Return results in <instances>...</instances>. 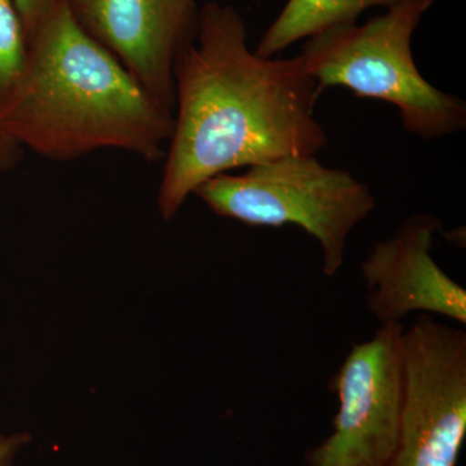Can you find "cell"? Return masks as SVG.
Returning a JSON list of instances; mask_svg holds the SVG:
<instances>
[{
	"mask_svg": "<svg viewBox=\"0 0 466 466\" xmlns=\"http://www.w3.org/2000/svg\"><path fill=\"white\" fill-rule=\"evenodd\" d=\"M174 127L157 207L171 220L202 183L238 167L328 146L315 118L320 92L299 56L260 57L244 18L220 3L200 8L195 39L174 67Z\"/></svg>",
	"mask_w": 466,
	"mask_h": 466,
	"instance_id": "1",
	"label": "cell"
},
{
	"mask_svg": "<svg viewBox=\"0 0 466 466\" xmlns=\"http://www.w3.org/2000/svg\"><path fill=\"white\" fill-rule=\"evenodd\" d=\"M174 113L159 106L63 0L29 36L25 69L0 108V128L51 161L103 149L165 158Z\"/></svg>",
	"mask_w": 466,
	"mask_h": 466,
	"instance_id": "2",
	"label": "cell"
},
{
	"mask_svg": "<svg viewBox=\"0 0 466 466\" xmlns=\"http://www.w3.org/2000/svg\"><path fill=\"white\" fill-rule=\"evenodd\" d=\"M434 2L400 0L363 25L333 27L309 38L299 57L319 92L339 86L391 104L408 133L426 142L464 131V101L434 87L413 58V33Z\"/></svg>",
	"mask_w": 466,
	"mask_h": 466,
	"instance_id": "3",
	"label": "cell"
},
{
	"mask_svg": "<svg viewBox=\"0 0 466 466\" xmlns=\"http://www.w3.org/2000/svg\"><path fill=\"white\" fill-rule=\"evenodd\" d=\"M195 195L218 216L248 226H299L320 245L327 276L341 269L350 233L376 208L366 183L325 167L315 155L272 159L241 175H217Z\"/></svg>",
	"mask_w": 466,
	"mask_h": 466,
	"instance_id": "4",
	"label": "cell"
},
{
	"mask_svg": "<svg viewBox=\"0 0 466 466\" xmlns=\"http://www.w3.org/2000/svg\"><path fill=\"white\" fill-rule=\"evenodd\" d=\"M466 438V333L421 314L401 337V412L389 466H456Z\"/></svg>",
	"mask_w": 466,
	"mask_h": 466,
	"instance_id": "5",
	"label": "cell"
},
{
	"mask_svg": "<svg viewBox=\"0 0 466 466\" xmlns=\"http://www.w3.org/2000/svg\"><path fill=\"white\" fill-rule=\"evenodd\" d=\"M404 325H381L354 343L330 381L333 431L306 452L309 466H389L400 434Z\"/></svg>",
	"mask_w": 466,
	"mask_h": 466,
	"instance_id": "6",
	"label": "cell"
},
{
	"mask_svg": "<svg viewBox=\"0 0 466 466\" xmlns=\"http://www.w3.org/2000/svg\"><path fill=\"white\" fill-rule=\"evenodd\" d=\"M91 38L159 106L175 109L174 67L195 39L198 0H63Z\"/></svg>",
	"mask_w": 466,
	"mask_h": 466,
	"instance_id": "7",
	"label": "cell"
},
{
	"mask_svg": "<svg viewBox=\"0 0 466 466\" xmlns=\"http://www.w3.org/2000/svg\"><path fill=\"white\" fill-rule=\"evenodd\" d=\"M441 229V219L433 214L408 217L361 263L368 311L380 324L400 323L410 312L466 324V290L431 256Z\"/></svg>",
	"mask_w": 466,
	"mask_h": 466,
	"instance_id": "8",
	"label": "cell"
},
{
	"mask_svg": "<svg viewBox=\"0 0 466 466\" xmlns=\"http://www.w3.org/2000/svg\"><path fill=\"white\" fill-rule=\"evenodd\" d=\"M400 0H288L257 46L260 57H275L303 38L327 30L357 24L358 17L373 7L390 8Z\"/></svg>",
	"mask_w": 466,
	"mask_h": 466,
	"instance_id": "9",
	"label": "cell"
},
{
	"mask_svg": "<svg viewBox=\"0 0 466 466\" xmlns=\"http://www.w3.org/2000/svg\"><path fill=\"white\" fill-rule=\"evenodd\" d=\"M29 39L12 0H0V108L25 69Z\"/></svg>",
	"mask_w": 466,
	"mask_h": 466,
	"instance_id": "10",
	"label": "cell"
},
{
	"mask_svg": "<svg viewBox=\"0 0 466 466\" xmlns=\"http://www.w3.org/2000/svg\"><path fill=\"white\" fill-rule=\"evenodd\" d=\"M25 26L27 39L41 25L61 0H12Z\"/></svg>",
	"mask_w": 466,
	"mask_h": 466,
	"instance_id": "11",
	"label": "cell"
},
{
	"mask_svg": "<svg viewBox=\"0 0 466 466\" xmlns=\"http://www.w3.org/2000/svg\"><path fill=\"white\" fill-rule=\"evenodd\" d=\"M24 149L0 128V173H8L21 164Z\"/></svg>",
	"mask_w": 466,
	"mask_h": 466,
	"instance_id": "12",
	"label": "cell"
},
{
	"mask_svg": "<svg viewBox=\"0 0 466 466\" xmlns=\"http://www.w3.org/2000/svg\"><path fill=\"white\" fill-rule=\"evenodd\" d=\"M30 441L27 434L0 435V466H11L18 451Z\"/></svg>",
	"mask_w": 466,
	"mask_h": 466,
	"instance_id": "13",
	"label": "cell"
}]
</instances>
